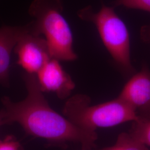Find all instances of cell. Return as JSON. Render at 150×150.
Masks as SVG:
<instances>
[{
    "instance_id": "obj_1",
    "label": "cell",
    "mask_w": 150,
    "mask_h": 150,
    "mask_svg": "<svg viewBox=\"0 0 150 150\" xmlns=\"http://www.w3.org/2000/svg\"><path fill=\"white\" fill-rule=\"evenodd\" d=\"M23 80L27 96L21 101L13 102L4 97L0 115L4 124L17 123L28 134L56 144L69 142L81 145L82 150L96 147L98 136L76 126L65 116L56 112L48 104L38 83L36 75L25 73Z\"/></svg>"
},
{
    "instance_id": "obj_2",
    "label": "cell",
    "mask_w": 150,
    "mask_h": 150,
    "mask_svg": "<svg viewBox=\"0 0 150 150\" xmlns=\"http://www.w3.org/2000/svg\"><path fill=\"white\" fill-rule=\"evenodd\" d=\"M60 0H34L29 8L34 18L31 31L46 40L52 58L64 61L77 59L70 26L63 15Z\"/></svg>"
},
{
    "instance_id": "obj_3",
    "label": "cell",
    "mask_w": 150,
    "mask_h": 150,
    "mask_svg": "<svg viewBox=\"0 0 150 150\" xmlns=\"http://www.w3.org/2000/svg\"><path fill=\"white\" fill-rule=\"evenodd\" d=\"M91 103L90 97L77 94L65 102L63 113L76 126L88 132L132 122L138 118L133 108L119 97L100 104L92 105Z\"/></svg>"
},
{
    "instance_id": "obj_4",
    "label": "cell",
    "mask_w": 150,
    "mask_h": 150,
    "mask_svg": "<svg viewBox=\"0 0 150 150\" xmlns=\"http://www.w3.org/2000/svg\"><path fill=\"white\" fill-rule=\"evenodd\" d=\"M81 20L93 23L113 61L125 75L134 74L131 59L130 38L126 24L111 7L103 5L97 12L87 6L78 12Z\"/></svg>"
},
{
    "instance_id": "obj_5",
    "label": "cell",
    "mask_w": 150,
    "mask_h": 150,
    "mask_svg": "<svg viewBox=\"0 0 150 150\" xmlns=\"http://www.w3.org/2000/svg\"><path fill=\"white\" fill-rule=\"evenodd\" d=\"M14 51L17 57V64L28 74L36 75L52 58L46 40L31 30L20 39Z\"/></svg>"
},
{
    "instance_id": "obj_6",
    "label": "cell",
    "mask_w": 150,
    "mask_h": 150,
    "mask_svg": "<svg viewBox=\"0 0 150 150\" xmlns=\"http://www.w3.org/2000/svg\"><path fill=\"white\" fill-rule=\"evenodd\" d=\"M118 97L133 108L138 117L150 120V70L146 64L133 74Z\"/></svg>"
},
{
    "instance_id": "obj_7",
    "label": "cell",
    "mask_w": 150,
    "mask_h": 150,
    "mask_svg": "<svg viewBox=\"0 0 150 150\" xmlns=\"http://www.w3.org/2000/svg\"><path fill=\"white\" fill-rule=\"evenodd\" d=\"M38 83L43 92H52L60 99L70 96L75 83L58 59H49L36 75Z\"/></svg>"
},
{
    "instance_id": "obj_8",
    "label": "cell",
    "mask_w": 150,
    "mask_h": 150,
    "mask_svg": "<svg viewBox=\"0 0 150 150\" xmlns=\"http://www.w3.org/2000/svg\"><path fill=\"white\" fill-rule=\"evenodd\" d=\"M31 30V24L22 26H5L0 28V83L9 82L12 51L25 34Z\"/></svg>"
},
{
    "instance_id": "obj_9",
    "label": "cell",
    "mask_w": 150,
    "mask_h": 150,
    "mask_svg": "<svg viewBox=\"0 0 150 150\" xmlns=\"http://www.w3.org/2000/svg\"><path fill=\"white\" fill-rule=\"evenodd\" d=\"M129 133L141 143L150 146V120L138 117L132 121Z\"/></svg>"
},
{
    "instance_id": "obj_10",
    "label": "cell",
    "mask_w": 150,
    "mask_h": 150,
    "mask_svg": "<svg viewBox=\"0 0 150 150\" xmlns=\"http://www.w3.org/2000/svg\"><path fill=\"white\" fill-rule=\"evenodd\" d=\"M97 150H149L148 147L134 139L129 132H122L111 146Z\"/></svg>"
},
{
    "instance_id": "obj_11",
    "label": "cell",
    "mask_w": 150,
    "mask_h": 150,
    "mask_svg": "<svg viewBox=\"0 0 150 150\" xmlns=\"http://www.w3.org/2000/svg\"><path fill=\"white\" fill-rule=\"evenodd\" d=\"M114 5L150 12V0H116L114 2Z\"/></svg>"
},
{
    "instance_id": "obj_12",
    "label": "cell",
    "mask_w": 150,
    "mask_h": 150,
    "mask_svg": "<svg viewBox=\"0 0 150 150\" xmlns=\"http://www.w3.org/2000/svg\"><path fill=\"white\" fill-rule=\"evenodd\" d=\"M0 150H21V145L14 137L7 136L0 139Z\"/></svg>"
},
{
    "instance_id": "obj_13",
    "label": "cell",
    "mask_w": 150,
    "mask_h": 150,
    "mask_svg": "<svg viewBox=\"0 0 150 150\" xmlns=\"http://www.w3.org/2000/svg\"><path fill=\"white\" fill-rule=\"evenodd\" d=\"M140 36L143 41L150 42V25H146L142 27L140 32Z\"/></svg>"
},
{
    "instance_id": "obj_14",
    "label": "cell",
    "mask_w": 150,
    "mask_h": 150,
    "mask_svg": "<svg viewBox=\"0 0 150 150\" xmlns=\"http://www.w3.org/2000/svg\"><path fill=\"white\" fill-rule=\"evenodd\" d=\"M2 125H4V122H3L2 119V117H1V115H0V127H1Z\"/></svg>"
}]
</instances>
